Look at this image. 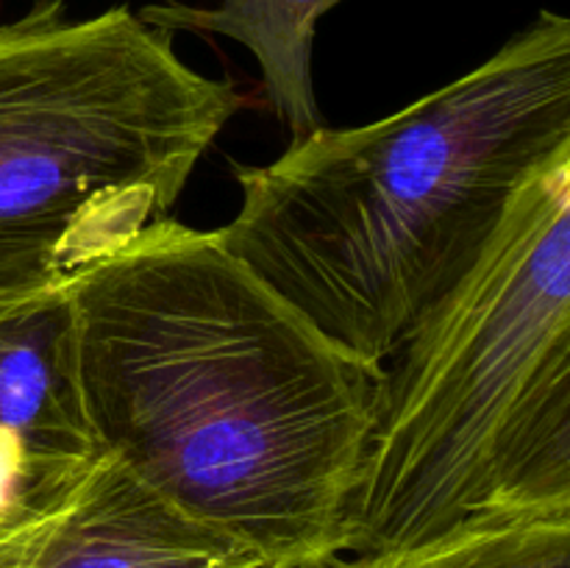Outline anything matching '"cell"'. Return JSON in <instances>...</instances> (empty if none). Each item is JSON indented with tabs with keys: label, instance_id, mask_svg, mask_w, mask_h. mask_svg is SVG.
<instances>
[{
	"label": "cell",
	"instance_id": "1",
	"mask_svg": "<svg viewBox=\"0 0 570 568\" xmlns=\"http://www.w3.org/2000/svg\"><path fill=\"white\" fill-rule=\"evenodd\" d=\"M89 429L265 568L343 555L382 365L321 334L228 251L161 217L67 282Z\"/></svg>",
	"mask_w": 570,
	"mask_h": 568
},
{
	"label": "cell",
	"instance_id": "2",
	"mask_svg": "<svg viewBox=\"0 0 570 568\" xmlns=\"http://www.w3.org/2000/svg\"><path fill=\"white\" fill-rule=\"evenodd\" d=\"M570 150V20L532 26L395 115L239 165L234 256L360 360L384 365L479 259L534 170Z\"/></svg>",
	"mask_w": 570,
	"mask_h": 568
},
{
	"label": "cell",
	"instance_id": "3",
	"mask_svg": "<svg viewBox=\"0 0 570 568\" xmlns=\"http://www.w3.org/2000/svg\"><path fill=\"white\" fill-rule=\"evenodd\" d=\"M382 371L343 555L570 507V150L527 178Z\"/></svg>",
	"mask_w": 570,
	"mask_h": 568
},
{
	"label": "cell",
	"instance_id": "4",
	"mask_svg": "<svg viewBox=\"0 0 570 568\" xmlns=\"http://www.w3.org/2000/svg\"><path fill=\"white\" fill-rule=\"evenodd\" d=\"M245 106L128 6L0 22V301L65 284L170 217Z\"/></svg>",
	"mask_w": 570,
	"mask_h": 568
},
{
	"label": "cell",
	"instance_id": "5",
	"mask_svg": "<svg viewBox=\"0 0 570 568\" xmlns=\"http://www.w3.org/2000/svg\"><path fill=\"white\" fill-rule=\"evenodd\" d=\"M0 568H265L100 451L59 499L0 529Z\"/></svg>",
	"mask_w": 570,
	"mask_h": 568
},
{
	"label": "cell",
	"instance_id": "6",
	"mask_svg": "<svg viewBox=\"0 0 570 568\" xmlns=\"http://www.w3.org/2000/svg\"><path fill=\"white\" fill-rule=\"evenodd\" d=\"M340 0H217V6L150 3L139 9L148 26L167 33H220L245 45L259 61L262 87L289 143L323 128L312 81V45L317 20Z\"/></svg>",
	"mask_w": 570,
	"mask_h": 568
},
{
	"label": "cell",
	"instance_id": "7",
	"mask_svg": "<svg viewBox=\"0 0 570 568\" xmlns=\"http://www.w3.org/2000/svg\"><path fill=\"white\" fill-rule=\"evenodd\" d=\"M317 568H570V507L479 512L434 538Z\"/></svg>",
	"mask_w": 570,
	"mask_h": 568
}]
</instances>
